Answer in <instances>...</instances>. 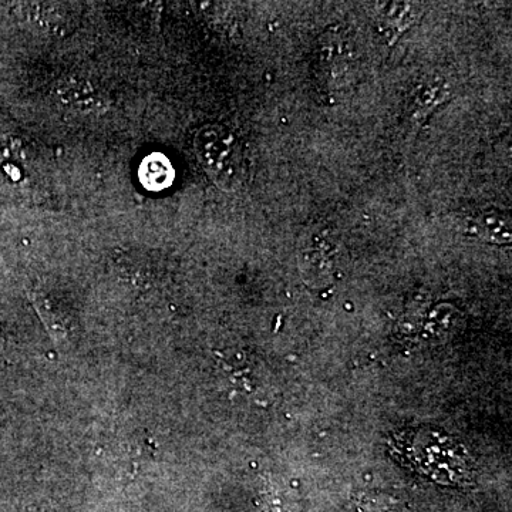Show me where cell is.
Listing matches in <instances>:
<instances>
[{
  "instance_id": "obj_2",
  "label": "cell",
  "mask_w": 512,
  "mask_h": 512,
  "mask_svg": "<svg viewBox=\"0 0 512 512\" xmlns=\"http://www.w3.org/2000/svg\"><path fill=\"white\" fill-rule=\"evenodd\" d=\"M198 163L221 190L235 191L244 183L241 144L229 128L220 124L201 127L194 137Z\"/></svg>"
},
{
  "instance_id": "obj_4",
  "label": "cell",
  "mask_w": 512,
  "mask_h": 512,
  "mask_svg": "<svg viewBox=\"0 0 512 512\" xmlns=\"http://www.w3.org/2000/svg\"><path fill=\"white\" fill-rule=\"evenodd\" d=\"M424 6L426 5L412 2H389L379 5L382 28L390 45H394L407 30L419 22L426 12Z\"/></svg>"
},
{
  "instance_id": "obj_3",
  "label": "cell",
  "mask_w": 512,
  "mask_h": 512,
  "mask_svg": "<svg viewBox=\"0 0 512 512\" xmlns=\"http://www.w3.org/2000/svg\"><path fill=\"white\" fill-rule=\"evenodd\" d=\"M56 100L67 110L79 114H99L107 110L106 97L97 86L82 77H67L57 84Z\"/></svg>"
},
{
  "instance_id": "obj_8",
  "label": "cell",
  "mask_w": 512,
  "mask_h": 512,
  "mask_svg": "<svg viewBox=\"0 0 512 512\" xmlns=\"http://www.w3.org/2000/svg\"><path fill=\"white\" fill-rule=\"evenodd\" d=\"M448 97H450V93L447 92V87L440 86V84H429L417 94V107L426 116V113L429 114L434 107L440 106L441 103L448 100Z\"/></svg>"
},
{
  "instance_id": "obj_1",
  "label": "cell",
  "mask_w": 512,
  "mask_h": 512,
  "mask_svg": "<svg viewBox=\"0 0 512 512\" xmlns=\"http://www.w3.org/2000/svg\"><path fill=\"white\" fill-rule=\"evenodd\" d=\"M394 448L406 466L447 485H463L473 480L474 466L470 456L456 440L441 431L416 429L403 431Z\"/></svg>"
},
{
  "instance_id": "obj_6",
  "label": "cell",
  "mask_w": 512,
  "mask_h": 512,
  "mask_svg": "<svg viewBox=\"0 0 512 512\" xmlns=\"http://www.w3.org/2000/svg\"><path fill=\"white\" fill-rule=\"evenodd\" d=\"M301 274L312 288H323L332 279V265L328 256L318 249H308L301 255Z\"/></svg>"
},
{
  "instance_id": "obj_5",
  "label": "cell",
  "mask_w": 512,
  "mask_h": 512,
  "mask_svg": "<svg viewBox=\"0 0 512 512\" xmlns=\"http://www.w3.org/2000/svg\"><path fill=\"white\" fill-rule=\"evenodd\" d=\"M466 231L490 244H510L512 239L510 217L500 211H484L478 217L470 218L466 222Z\"/></svg>"
},
{
  "instance_id": "obj_7",
  "label": "cell",
  "mask_w": 512,
  "mask_h": 512,
  "mask_svg": "<svg viewBox=\"0 0 512 512\" xmlns=\"http://www.w3.org/2000/svg\"><path fill=\"white\" fill-rule=\"evenodd\" d=\"M353 512H410L407 505L394 495L367 491L353 501Z\"/></svg>"
},
{
  "instance_id": "obj_9",
  "label": "cell",
  "mask_w": 512,
  "mask_h": 512,
  "mask_svg": "<svg viewBox=\"0 0 512 512\" xmlns=\"http://www.w3.org/2000/svg\"><path fill=\"white\" fill-rule=\"evenodd\" d=\"M262 512H292L291 504L278 494L266 495Z\"/></svg>"
}]
</instances>
